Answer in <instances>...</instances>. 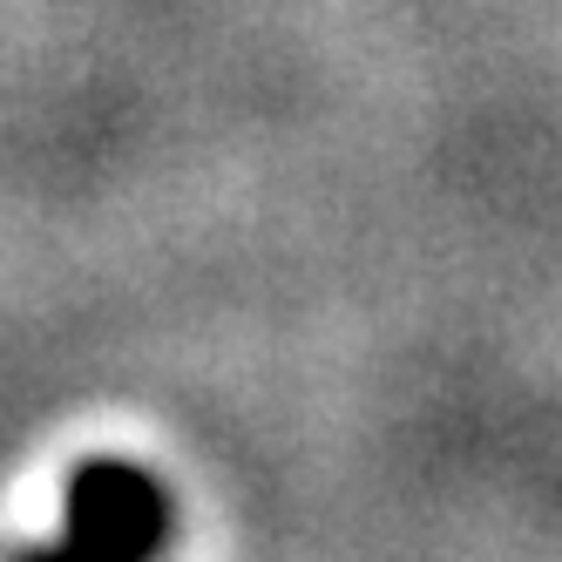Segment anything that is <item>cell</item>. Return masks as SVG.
Returning <instances> with one entry per match:
<instances>
[{"label": "cell", "instance_id": "cell-1", "mask_svg": "<svg viewBox=\"0 0 562 562\" xmlns=\"http://www.w3.org/2000/svg\"><path fill=\"white\" fill-rule=\"evenodd\" d=\"M170 495L149 468L95 454L61 488V542L21 549L14 562H156L170 549Z\"/></svg>", "mask_w": 562, "mask_h": 562}]
</instances>
